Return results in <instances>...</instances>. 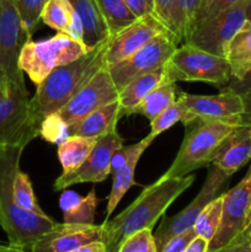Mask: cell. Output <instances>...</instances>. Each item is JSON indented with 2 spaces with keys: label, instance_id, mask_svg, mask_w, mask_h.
I'll return each instance as SVG.
<instances>
[{
  "label": "cell",
  "instance_id": "cb8c5ba5",
  "mask_svg": "<svg viewBox=\"0 0 251 252\" xmlns=\"http://www.w3.org/2000/svg\"><path fill=\"white\" fill-rule=\"evenodd\" d=\"M225 58L231 69V79H240L246 71L251 69V22L245 25L236 32L229 42Z\"/></svg>",
  "mask_w": 251,
  "mask_h": 252
},
{
  "label": "cell",
  "instance_id": "c3c4849f",
  "mask_svg": "<svg viewBox=\"0 0 251 252\" xmlns=\"http://www.w3.org/2000/svg\"><path fill=\"white\" fill-rule=\"evenodd\" d=\"M0 252H27V251L21 250V249H17V248H14V246L9 245L7 248L0 249Z\"/></svg>",
  "mask_w": 251,
  "mask_h": 252
},
{
  "label": "cell",
  "instance_id": "60d3db41",
  "mask_svg": "<svg viewBox=\"0 0 251 252\" xmlns=\"http://www.w3.org/2000/svg\"><path fill=\"white\" fill-rule=\"evenodd\" d=\"M214 252H251V244L249 240V236L241 233L230 244Z\"/></svg>",
  "mask_w": 251,
  "mask_h": 252
},
{
  "label": "cell",
  "instance_id": "83f0119b",
  "mask_svg": "<svg viewBox=\"0 0 251 252\" xmlns=\"http://www.w3.org/2000/svg\"><path fill=\"white\" fill-rule=\"evenodd\" d=\"M75 12L70 0H48L42 11V22L57 32L66 33Z\"/></svg>",
  "mask_w": 251,
  "mask_h": 252
},
{
  "label": "cell",
  "instance_id": "b9f144b4",
  "mask_svg": "<svg viewBox=\"0 0 251 252\" xmlns=\"http://www.w3.org/2000/svg\"><path fill=\"white\" fill-rule=\"evenodd\" d=\"M240 96L243 100V113L239 118V125L251 127V90L241 94Z\"/></svg>",
  "mask_w": 251,
  "mask_h": 252
},
{
  "label": "cell",
  "instance_id": "f546056e",
  "mask_svg": "<svg viewBox=\"0 0 251 252\" xmlns=\"http://www.w3.org/2000/svg\"><path fill=\"white\" fill-rule=\"evenodd\" d=\"M12 191H14L15 203L20 208L24 209V211L31 212V213L38 214V216H47L39 207L38 202H37L33 189H32V182L26 172L21 171V170L16 172Z\"/></svg>",
  "mask_w": 251,
  "mask_h": 252
},
{
  "label": "cell",
  "instance_id": "52a82bcc",
  "mask_svg": "<svg viewBox=\"0 0 251 252\" xmlns=\"http://www.w3.org/2000/svg\"><path fill=\"white\" fill-rule=\"evenodd\" d=\"M165 79L176 83L203 81L220 89L231 79V69L225 57L182 43L165 64Z\"/></svg>",
  "mask_w": 251,
  "mask_h": 252
},
{
  "label": "cell",
  "instance_id": "e575fe53",
  "mask_svg": "<svg viewBox=\"0 0 251 252\" xmlns=\"http://www.w3.org/2000/svg\"><path fill=\"white\" fill-rule=\"evenodd\" d=\"M117 252H157L153 229H143L121 244Z\"/></svg>",
  "mask_w": 251,
  "mask_h": 252
},
{
  "label": "cell",
  "instance_id": "db71d44e",
  "mask_svg": "<svg viewBox=\"0 0 251 252\" xmlns=\"http://www.w3.org/2000/svg\"><path fill=\"white\" fill-rule=\"evenodd\" d=\"M250 226H251V224H250ZM250 226H249V228H250ZM249 228H248V229H249ZM248 229H246V230H248ZM246 230H245V231H246Z\"/></svg>",
  "mask_w": 251,
  "mask_h": 252
},
{
  "label": "cell",
  "instance_id": "5b68a950",
  "mask_svg": "<svg viewBox=\"0 0 251 252\" xmlns=\"http://www.w3.org/2000/svg\"><path fill=\"white\" fill-rule=\"evenodd\" d=\"M25 80L10 81L0 97V147H24L39 135L41 123Z\"/></svg>",
  "mask_w": 251,
  "mask_h": 252
},
{
  "label": "cell",
  "instance_id": "ee69618b",
  "mask_svg": "<svg viewBox=\"0 0 251 252\" xmlns=\"http://www.w3.org/2000/svg\"><path fill=\"white\" fill-rule=\"evenodd\" d=\"M209 241L201 236H196L191 243L187 245L184 252H208Z\"/></svg>",
  "mask_w": 251,
  "mask_h": 252
},
{
  "label": "cell",
  "instance_id": "7bdbcfd3",
  "mask_svg": "<svg viewBox=\"0 0 251 252\" xmlns=\"http://www.w3.org/2000/svg\"><path fill=\"white\" fill-rule=\"evenodd\" d=\"M81 199V197L79 196V193L74 191H65L59 198V207H61L62 212H68L71 208L76 206L79 201Z\"/></svg>",
  "mask_w": 251,
  "mask_h": 252
},
{
  "label": "cell",
  "instance_id": "484cf974",
  "mask_svg": "<svg viewBox=\"0 0 251 252\" xmlns=\"http://www.w3.org/2000/svg\"><path fill=\"white\" fill-rule=\"evenodd\" d=\"M202 0H177L172 16L171 33L177 46L185 43L193 31L197 12Z\"/></svg>",
  "mask_w": 251,
  "mask_h": 252
},
{
  "label": "cell",
  "instance_id": "1f68e13d",
  "mask_svg": "<svg viewBox=\"0 0 251 252\" xmlns=\"http://www.w3.org/2000/svg\"><path fill=\"white\" fill-rule=\"evenodd\" d=\"M185 116H186V108H185L184 102H182L179 95V98L172 105L165 108L154 120L150 121V133L147 137L149 139L154 140L157 135L161 134L165 130L170 129L177 122H182Z\"/></svg>",
  "mask_w": 251,
  "mask_h": 252
},
{
  "label": "cell",
  "instance_id": "44dd1931",
  "mask_svg": "<svg viewBox=\"0 0 251 252\" xmlns=\"http://www.w3.org/2000/svg\"><path fill=\"white\" fill-rule=\"evenodd\" d=\"M70 2L81 20L84 30L83 42L88 48L91 49L111 37L96 0H70Z\"/></svg>",
  "mask_w": 251,
  "mask_h": 252
},
{
  "label": "cell",
  "instance_id": "d6a6232c",
  "mask_svg": "<svg viewBox=\"0 0 251 252\" xmlns=\"http://www.w3.org/2000/svg\"><path fill=\"white\" fill-rule=\"evenodd\" d=\"M47 2L48 0H15L22 27L29 39H31L32 34L38 30L39 22L42 21V11Z\"/></svg>",
  "mask_w": 251,
  "mask_h": 252
},
{
  "label": "cell",
  "instance_id": "3957f363",
  "mask_svg": "<svg viewBox=\"0 0 251 252\" xmlns=\"http://www.w3.org/2000/svg\"><path fill=\"white\" fill-rule=\"evenodd\" d=\"M24 147H0V226L9 245L29 251L32 244L57 225L48 216L20 208L14 199V180L20 170Z\"/></svg>",
  "mask_w": 251,
  "mask_h": 252
},
{
  "label": "cell",
  "instance_id": "f5cc1de1",
  "mask_svg": "<svg viewBox=\"0 0 251 252\" xmlns=\"http://www.w3.org/2000/svg\"><path fill=\"white\" fill-rule=\"evenodd\" d=\"M7 246H9V244H2V243H0V249L7 248Z\"/></svg>",
  "mask_w": 251,
  "mask_h": 252
},
{
  "label": "cell",
  "instance_id": "8992f818",
  "mask_svg": "<svg viewBox=\"0 0 251 252\" xmlns=\"http://www.w3.org/2000/svg\"><path fill=\"white\" fill-rule=\"evenodd\" d=\"M89 51L90 48L83 42L58 32L44 41H27L20 52L19 66L37 86L57 66L69 63Z\"/></svg>",
  "mask_w": 251,
  "mask_h": 252
},
{
  "label": "cell",
  "instance_id": "30bf717a",
  "mask_svg": "<svg viewBox=\"0 0 251 252\" xmlns=\"http://www.w3.org/2000/svg\"><path fill=\"white\" fill-rule=\"evenodd\" d=\"M175 38L170 33H162L133 53L128 58L107 66L108 73L118 91L125 89L135 78L165 65L170 56L177 48Z\"/></svg>",
  "mask_w": 251,
  "mask_h": 252
},
{
  "label": "cell",
  "instance_id": "4dcf8cb0",
  "mask_svg": "<svg viewBox=\"0 0 251 252\" xmlns=\"http://www.w3.org/2000/svg\"><path fill=\"white\" fill-rule=\"evenodd\" d=\"M98 199L96 197L95 187L90 189L86 197H81L80 201L76 203L70 211L64 212V223L68 224H86L91 225L95 221L96 208H97Z\"/></svg>",
  "mask_w": 251,
  "mask_h": 252
},
{
  "label": "cell",
  "instance_id": "2e32d148",
  "mask_svg": "<svg viewBox=\"0 0 251 252\" xmlns=\"http://www.w3.org/2000/svg\"><path fill=\"white\" fill-rule=\"evenodd\" d=\"M162 33L172 34L155 14L145 15L135 20L116 36L111 37L106 52V66L113 65L128 58Z\"/></svg>",
  "mask_w": 251,
  "mask_h": 252
},
{
  "label": "cell",
  "instance_id": "bcb514c9",
  "mask_svg": "<svg viewBox=\"0 0 251 252\" xmlns=\"http://www.w3.org/2000/svg\"><path fill=\"white\" fill-rule=\"evenodd\" d=\"M249 175H250V207H249V213H248V220H246V229L250 226L251 224V167L249 170ZM245 229V230H246Z\"/></svg>",
  "mask_w": 251,
  "mask_h": 252
},
{
  "label": "cell",
  "instance_id": "7a4b0ae2",
  "mask_svg": "<svg viewBox=\"0 0 251 252\" xmlns=\"http://www.w3.org/2000/svg\"><path fill=\"white\" fill-rule=\"evenodd\" d=\"M110 41L111 37H108L79 58L57 66L36 86L31 106L39 123L47 116L58 112L98 70L106 66V52Z\"/></svg>",
  "mask_w": 251,
  "mask_h": 252
},
{
  "label": "cell",
  "instance_id": "f35d334b",
  "mask_svg": "<svg viewBox=\"0 0 251 252\" xmlns=\"http://www.w3.org/2000/svg\"><path fill=\"white\" fill-rule=\"evenodd\" d=\"M220 93H231L236 94V95H241V94L246 93V91L251 90V69L246 71L240 79H230L228 83L220 89H218Z\"/></svg>",
  "mask_w": 251,
  "mask_h": 252
},
{
  "label": "cell",
  "instance_id": "d4e9b609",
  "mask_svg": "<svg viewBox=\"0 0 251 252\" xmlns=\"http://www.w3.org/2000/svg\"><path fill=\"white\" fill-rule=\"evenodd\" d=\"M96 142L97 138L70 135L62 144H59L58 159L63 167V174H68L78 169L89 157Z\"/></svg>",
  "mask_w": 251,
  "mask_h": 252
},
{
  "label": "cell",
  "instance_id": "d6986e66",
  "mask_svg": "<svg viewBox=\"0 0 251 252\" xmlns=\"http://www.w3.org/2000/svg\"><path fill=\"white\" fill-rule=\"evenodd\" d=\"M152 143V139L145 137L137 144L127 147V159H126L125 164L120 169L116 170L115 172H112V189H111V193L107 198L106 220L110 219V217L115 212L116 207L120 204L121 199L127 193L128 189L134 186V172L137 169V165L142 154Z\"/></svg>",
  "mask_w": 251,
  "mask_h": 252
},
{
  "label": "cell",
  "instance_id": "277c9868",
  "mask_svg": "<svg viewBox=\"0 0 251 252\" xmlns=\"http://www.w3.org/2000/svg\"><path fill=\"white\" fill-rule=\"evenodd\" d=\"M236 126L223 121H194L185 126L181 147L161 177H184L194 170L208 167L219 144Z\"/></svg>",
  "mask_w": 251,
  "mask_h": 252
},
{
  "label": "cell",
  "instance_id": "7402d4cb",
  "mask_svg": "<svg viewBox=\"0 0 251 252\" xmlns=\"http://www.w3.org/2000/svg\"><path fill=\"white\" fill-rule=\"evenodd\" d=\"M179 95L180 91L176 81L164 79L159 85L155 86L150 93H148L138 105H135L132 110L128 111L126 117L139 115L149 121L154 120L165 108L172 105L179 98Z\"/></svg>",
  "mask_w": 251,
  "mask_h": 252
},
{
  "label": "cell",
  "instance_id": "9a60e30c",
  "mask_svg": "<svg viewBox=\"0 0 251 252\" xmlns=\"http://www.w3.org/2000/svg\"><path fill=\"white\" fill-rule=\"evenodd\" d=\"M180 98L186 108L182 125L187 126L194 121H223L239 125L243 113V100L240 95L220 93L218 95H191L180 93Z\"/></svg>",
  "mask_w": 251,
  "mask_h": 252
},
{
  "label": "cell",
  "instance_id": "7dc6e473",
  "mask_svg": "<svg viewBox=\"0 0 251 252\" xmlns=\"http://www.w3.org/2000/svg\"><path fill=\"white\" fill-rule=\"evenodd\" d=\"M9 83H10V81L5 80V79L2 78L1 73H0V97H1V95H2V94H4L5 89H6L7 84H9Z\"/></svg>",
  "mask_w": 251,
  "mask_h": 252
},
{
  "label": "cell",
  "instance_id": "5bb4252c",
  "mask_svg": "<svg viewBox=\"0 0 251 252\" xmlns=\"http://www.w3.org/2000/svg\"><path fill=\"white\" fill-rule=\"evenodd\" d=\"M118 94L120 91L113 84L107 66H103L57 113L71 126L97 108L117 100Z\"/></svg>",
  "mask_w": 251,
  "mask_h": 252
},
{
  "label": "cell",
  "instance_id": "f1b7e54d",
  "mask_svg": "<svg viewBox=\"0 0 251 252\" xmlns=\"http://www.w3.org/2000/svg\"><path fill=\"white\" fill-rule=\"evenodd\" d=\"M221 211H223V193L209 202L201 212L193 225L196 235L211 241L220 226Z\"/></svg>",
  "mask_w": 251,
  "mask_h": 252
},
{
  "label": "cell",
  "instance_id": "7c38bea8",
  "mask_svg": "<svg viewBox=\"0 0 251 252\" xmlns=\"http://www.w3.org/2000/svg\"><path fill=\"white\" fill-rule=\"evenodd\" d=\"M123 147V139L117 132V128L112 132L100 137L93 148L85 161L68 174H62L54 181V191H63L71 185L84 184H98L107 179L111 174V159L115 152Z\"/></svg>",
  "mask_w": 251,
  "mask_h": 252
},
{
  "label": "cell",
  "instance_id": "8fae6325",
  "mask_svg": "<svg viewBox=\"0 0 251 252\" xmlns=\"http://www.w3.org/2000/svg\"><path fill=\"white\" fill-rule=\"evenodd\" d=\"M27 41L15 0H0V73L6 81L24 80L19 57Z\"/></svg>",
  "mask_w": 251,
  "mask_h": 252
},
{
  "label": "cell",
  "instance_id": "4316f807",
  "mask_svg": "<svg viewBox=\"0 0 251 252\" xmlns=\"http://www.w3.org/2000/svg\"><path fill=\"white\" fill-rule=\"evenodd\" d=\"M96 4L107 25L111 37L116 36L137 20L123 0H96Z\"/></svg>",
  "mask_w": 251,
  "mask_h": 252
},
{
  "label": "cell",
  "instance_id": "d590c367",
  "mask_svg": "<svg viewBox=\"0 0 251 252\" xmlns=\"http://www.w3.org/2000/svg\"><path fill=\"white\" fill-rule=\"evenodd\" d=\"M176 1L177 0H154L155 15L170 32L172 29V16H174Z\"/></svg>",
  "mask_w": 251,
  "mask_h": 252
},
{
  "label": "cell",
  "instance_id": "e0dca14e",
  "mask_svg": "<svg viewBox=\"0 0 251 252\" xmlns=\"http://www.w3.org/2000/svg\"><path fill=\"white\" fill-rule=\"evenodd\" d=\"M102 224L57 223L53 229L37 239L27 252H70L86 244L102 241Z\"/></svg>",
  "mask_w": 251,
  "mask_h": 252
},
{
  "label": "cell",
  "instance_id": "681fc988",
  "mask_svg": "<svg viewBox=\"0 0 251 252\" xmlns=\"http://www.w3.org/2000/svg\"><path fill=\"white\" fill-rule=\"evenodd\" d=\"M246 20H248L249 22H251V0L249 1L248 9H246Z\"/></svg>",
  "mask_w": 251,
  "mask_h": 252
},
{
  "label": "cell",
  "instance_id": "603a6c76",
  "mask_svg": "<svg viewBox=\"0 0 251 252\" xmlns=\"http://www.w3.org/2000/svg\"><path fill=\"white\" fill-rule=\"evenodd\" d=\"M165 79V65L149 71V73L140 75L130 81L125 89L118 94V102H120V120L126 117L128 111L132 110L135 105L143 100L148 93L153 90L155 86L159 85Z\"/></svg>",
  "mask_w": 251,
  "mask_h": 252
},
{
  "label": "cell",
  "instance_id": "8d00e7d4",
  "mask_svg": "<svg viewBox=\"0 0 251 252\" xmlns=\"http://www.w3.org/2000/svg\"><path fill=\"white\" fill-rule=\"evenodd\" d=\"M239 0H212L211 4L207 7H204L202 11H199L196 16V21H194V27L193 30L198 26L201 22H203L204 20L211 19V17L216 16L217 14L221 12L223 10H225L226 7L231 6L233 4H235Z\"/></svg>",
  "mask_w": 251,
  "mask_h": 252
},
{
  "label": "cell",
  "instance_id": "ffe728a7",
  "mask_svg": "<svg viewBox=\"0 0 251 252\" xmlns=\"http://www.w3.org/2000/svg\"><path fill=\"white\" fill-rule=\"evenodd\" d=\"M120 121V102L117 100L97 108L79 122L69 126V135L100 138L116 129Z\"/></svg>",
  "mask_w": 251,
  "mask_h": 252
},
{
  "label": "cell",
  "instance_id": "f907efd6",
  "mask_svg": "<svg viewBox=\"0 0 251 252\" xmlns=\"http://www.w3.org/2000/svg\"><path fill=\"white\" fill-rule=\"evenodd\" d=\"M211 1H212V0H202V1H201V7H199L198 12H199V11H202V10H203L204 7L208 6V5L211 4ZM198 12H197V14H198Z\"/></svg>",
  "mask_w": 251,
  "mask_h": 252
},
{
  "label": "cell",
  "instance_id": "816d5d0a",
  "mask_svg": "<svg viewBox=\"0 0 251 252\" xmlns=\"http://www.w3.org/2000/svg\"><path fill=\"white\" fill-rule=\"evenodd\" d=\"M244 234H246V235L249 236V240H250V244H251V226L248 229V230L244 231Z\"/></svg>",
  "mask_w": 251,
  "mask_h": 252
},
{
  "label": "cell",
  "instance_id": "6da1fadb",
  "mask_svg": "<svg viewBox=\"0 0 251 252\" xmlns=\"http://www.w3.org/2000/svg\"><path fill=\"white\" fill-rule=\"evenodd\" d=\"M196 177H160L113 219L102 223L106 252H117L121 244L143 229H153L170 206L193 185Z\"/></svg>",
  "mask_w": 251,
  "mask_h": 252
},
{
  "label": "cell",
  "instance_id": "9c48e42d",
  "mask_svg": "<svg viewBox=\"0 0 251 252\" xmlns=\"http://www.w3.org/2000/svg\"><path fill=\"white\" fill-rule=\"evenodd\" d=\"M250 0H239L231 6L198 25L185 43L225 57L226 48L236 32L245 25L246 9Z\"/></svg>",
  "mask_w": 251,
  "mask_h": 252
},
{
  "label": "cell",
  "instance_id": "ac0fdd59",
  "mask_svg": "<svg viewBox=\"0 0 251 252\" xmlns=\"http://www.w3.org/2000/svg\"><path fill=\"white\" fill-rule=\"evenodd\" d=\"M251 160V127L238 125L219 144L212 164L233 176Z\"/></svg>",
  "mask_w": 251,
  "mask_h": 252
},
{
  "label": "cell",
  "instance_id": "4fadbf2b",
  "mask_svg": "<svg viewBox=\"0 0 251 252\" xmlns=\"http://www.w3.org/2000/svg\"><path fill=\"white\" fill-rule=\"evenodd\" d=\"M249 207H250V175L246 176L229 191L223 193V211L220 226L209 241L208 252L224 248L246 229Z\"/></svg>",
  "mask_w": 251,
  "mask_h": 252
},
{
  "label": "cell",
  "instance_id": "ab89813d",
  "mask_svg": "<svg viewBox=\"0 0 251 252\" xmlns=\"http://www.w3.org/2000/svg\"><path fill=\"white\" fill-rule=\"evenodd\" d=\"M123 1L137 19L145 15L155 14L154 0H123Z\"/></svg>",
  "mask_w": 251,
  "mask_h": 252
},
{
  "label": "cell",
  "instance_id": "74e56055",
  "mask_svg": "<svg viewBox=\"0 0 251 252\" xmlns=\"http://www.w3.org/2000/svg\"><path fill=\"white\" fill-rule=\"evenodd\" d=\"M196 233H194V229H189V230L184 231V233L179 234V235L174 236V238L170 239L166 244H165L164 248L161 249L160 252H184L185 249L187 248L189 243L196 238Z\"/></svg>",
  "mask_w": 251,
  "mask_h": 252
},
{
  "label": "cell",
  "instance_id": "f6af8a7d",
  "mask_svg": "<svg viewBox=\"0 0 251 252\" xmlns=\"http://www.w3.org/2000/svg\"><path fill=\"white\" fill-rule=\"evenodd\" d=\"M70 252H106V246L102 241H94V243L86 244L80 246Z\"/></svg>",
  "mask_w": 251,
  "mask_h": 252
},
{
  "label": "cell",
  "instance_id": "836d02e7",
  "mask_svg": "<svg viewBox=\"0 0 251 252\" xmlns=\"http://www.w3.org/2000/svg\"><path fill=\"white\" fill-rule=\"evenodd\" d=\"M39 137L52 144H62L66 138L70 137L69 125L57 112L52 113L42 121L41 128H39Z\"/></svg>",
  "mask_w": 251,
  "mask_h": 252
},
{
  "label": "cell",
  "instance_id": "ba28073f",
  "mask_svg": "<svg viewBox=\"0 0 251 252\" xmlns=\"http://www.w3.org/2000/svg\"><path fill=\"white\" fill-rule=\"evenodd\" d=\"M229 181H230V176L224 174L213 164L209 165L206 180L193 201L176 216L162 217L161 224L154 234L157 252L161 251V249L170 239L193 228L197 218L204 209V207L214 198L220 196Z\"/></svg>",
  "mask_w": 251,
  "mask_h": 252
}]
</instances>
